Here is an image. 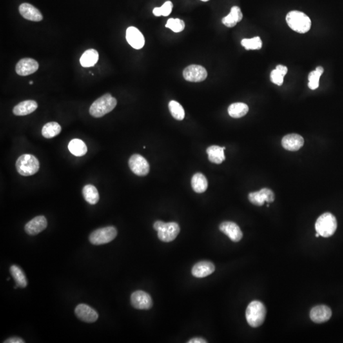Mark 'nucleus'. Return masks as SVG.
I'll list each match as a JSON object with an SVG mask.
<instances>
[{"mask_svg": "<svg viewBox=\"0 0 343 343\" xmlns=\"http://www.w3.org/2000/svg\"><path fill=\"white\" fill-rule=\"evenodd\" d=\"M117 104V99L110 93H106L93 102L89 113L93 117L101 118L114 110Z\"/></svg>", "mask_w": 343, "mask_h": 343, "instance_id": "1", "label": "nucleus"}, {"mask_svg": "<svg viewBox=\"0 0 343 343\" xmlns=\"http://www.w3.org/2000/svg\"><path fill=\"white\" fill-rule=\"evenodd\" d=\"M286 21L292 30L300 34L308 32L311 26V19L308 15L297 10L291 11L287 13Z\"/></svg>", "mask_w": 343, "mask_h": 343, "instance_id": "2", "label": "nucleus"}, {"mask_svg": "<svg viewBox=\"0 0 343 343\" xmlns=\"http://www.w3.org/2000/svg\"><path fill=\"white\" fill-rule=\"evenodd\" d=\"M266 315V309L261 302L253 300L248 305L246 309V319L249 326L258 327L264 322Z\"/></svg>", "mask_w": 343, "mask_h": 343, "instance_id": "3", "label": "nucleus"}, {"mask_svg": "<svg viewBox=\"0 0 343 343\" xmlns=\"http://www.w3.org/2000/svg\"><path fill=\"white\" fill-rule=\"evenodd\" d=\"M153 228L158 232V237L164 242H171L174 240L180 232L179 224L174 222H164L157 220Z\"/></svg>", "mask_w": 343, "mask_h": 343, "instance_id": "4", "label": "nucleus"}, {"mask_svg": "<svg viewBox=\"0 0 343 343\" xmlns=\"http://www.w3.org/2000/svg\"><path fill=\"white\" fill-rule=\"evenodd\" d=\"M337 227V220L335 216L329 213H324L320 215L315 224L317 233L325 238L333 236L336 232Z\"/></svg>", "mask_w": 343, "mask_h": 343, "instance_id": "5", "label": "nucleus"}, {"mask_svg": "<svg viewBox=\"0 0 343 343\" xmlns=\"http://www.w3.org/2000/svg\"><path fill=\"white\" fill-rule=\"evenodd\" d=\"M17 171L22 176H31L39 172L40 163L39 160L34 155H22L17 160Z\"/></svg>", "mask_w": 343, "mask_h": 343, "instance_id": "6", "label": "nucleus"}, {"mask_svg": "<svg viewBox=\"0 0 343 343\" xmlns=\"http://www.w3.org/2000/svg\"><path fill=\"white\" fill-rule=\"evenodd\" d=\"M117 236V229L113 226H108L96 229L90 234L89 240L91 244L99 246L108 244L113 241Z\"/></svg>", "mask_w": 343, "mask_h": 343, "instance_id": "7", "label": "nucleus"}, {"mask_svg": "<svg viewBox=\"0 0 343 343\" xmlns=\"http://www.w3.org/2000/svg\"><path fill=\"white\" fill-rule=\"evenodd\" d=\"M129 166L132 172L138 176H145L150 172V164L142 156L139 154L131 156L129 160Z\"/></svg>", "mask_w": 343, "mask_h": 343, "instance_id": "8", "label": "nucleus"}, {"mask_svg": "<svg viewBox=\"0 0 343 343\" xmlns=\"http://www.w3.org/2000/svg\"><path fill=\"white\" fill-rule=\"evenodd\" d=\"M131 304L137 309H150L153 306V300L149 294L142 291H137L132 293L130 298Z\"/></svg>", "mask_w": 343, "mask_h": 343, "instance_id": "9", "label": "nucleus"}, {"mask_svg": "<svg viewBox=\"0 0 343 343\" xmlns=\"http://www.w3.org/2000/svg\"><path fill=\"white\" fill-rule=\"evenodd\" d=\"M183 77L186 81L201 82L207 79V71L204 67L193 64L184 69Z\"/></svg>", "mask_w": 343, "mask_h": 343, "instance_id": "10", "label": "nucleus"}, {"mask_svg": "<svg viewBox=\"0 0 343 343\" xmlns=\"http://www.w3.org/2000/svg\"><path fill=\"white\" fill-rule=\"evenodd\" d=\"M39 68V64L36 60L31 58H24L20 60L16 64L15 71L17 75L25 77L35 73Z\"/></svg>", "mask_w": 343, "mask_h": 343, "instance_id": "11", "label": "nucleus"}, {"mask_svg": "<svg viewBox=\"0 0 343 343\" xmlns=\"http://www.w3.org/2000/svg\"><path fill=\"white\" fill-rule=\"evenodd\" d=\"M249 200L255 206H262L265 202L272 203L275 200V195L271 189L263 188L257 192L249 194Z\"/></svg>", "mask_w": 343, "mask_h": 343, "instance_id": "12", "label": "nucleus"}, {"mask_svg": "<svg viewBox=\"0 0 343 343\" xmlns=\"http://www.w3.org/2000/svg\"><path fill=\"white\" fill-rule=\"evenodd\" d=\"M75 314L80 320L86 323L96 322L99 318L97 311L86 304L78 305L75 308Z\"/></svg>", "mask_w": 343, "mask_h": 343, "instance_id": "13", "label": "nucleus"}, {"mask_svg": "<svg viewBox=\"0 0 343 343\" xmlns=\"http://www.w3.org/2000/svg\"><path fill=\"white\" fill-rule=\"evenodd\" d=\"M126 40L132 47L137 50L143 47L145 39L141 31L135 27H129L126 31Z\"/></svg>", "mask_w": 343, "mask_h": 343, "instance_id": "14", "label": "nucleus"}, {"mask_svg": "<svg viewBox=\"0 0 343 343\" xmlns=\"http://www.w3.org/2000/svg\"><path fill=\"white\" fill-rule=\"evenodd\" d=\"M220 231L230 238L231 241L238 242L241 240L243 233L240 227L235 222L225 221L220 224Z\"/></svg>", "mask_w": 343, "mask_h": 343, "instance_id": "15", "label": "nucleus"}, {"mask_svg": "<svg viewBox=\"0 0 343 343\" xmlns=\"http://www.w3.org/2000/svg\"><path fill=\"white\" fill-rule=\"evenodd\" d=\"M309 315L313 322L322 324L330 319L332 317V311L326 305H318L311 309Z\"/></svg>", "mask_w": 343, "mask_h": 343, "instance_id": "16", "label": "nucleus"}, {"mask_svg": "<svg viewBox=\"0 0 343 343\" xmlns=\"http://www.w3.org/2000/svg\"><path fill=\"white\" fill-rule=\"evenodd\" d=\"M47 227V220L43 215L37 216L26 224L25 231L28 235H37Z\"/></svg>", "mask_w": 343, "mask_h": 343, "instance_id": "17", "label": "nucleus"}, {"mask_svg": "<svg viewBox=\"0 0 343 343\" xmlns=\"http://www.w3.org/2000/svg\"><path fill=\"white\" fill-rule=\"evenodd\" d=\"M19 10L22 17L29 21L40 22L43 19L39 9L30 3H24L19 6Z\"/></svg>", "mask_w": 343, "mask_h": 343, "instance_id": "18", "label": "nucleus"}, {"mask_svg": "<svg viewBox=\"0 0 343 343\" xmlns=\"http://www.w3.org/2000/svg\"><path fill=\"white\" fill-rule=\"evenodd\" d=\"M304 139L300 135L291 133L283 137L282 144L283 148L291 151L299 150L304 144Z\"/></svg>", "mask_w": 343, "mask_h": 343, "instance_id": "19", "label": "nucleus"}, {"mask_svg": "<svg viewBox=\"0 0 343 343\" xmlns=\"http://www.w3.org/2000/svg\"><path fill=\"white\" fill-rule=\"evenodd\" d=\"M214 265L210 261H200L193 267L192 275L197 278H204L214 272Z\"/></svg>", "mask_w": 343, "mask_h": 343, "instance_id": "20", "label": "nucleus"}, {"mask_svg": "<svg viewBox=\"0 0 343 343\" xmlns=\"http://www.w3.org/2000/svg\"><path fill=\"white\" fill-rule=\"evenodd\" d=\"M37 102L33 100H27L17 104L13 109V113L16 116H26L31 114L38 108Z\"/></svg>", "mask_w": 343, "mask_h": 343, "instance_id": "21", "label": "nucleus"}, {"mask_svg": "<svg viewBox=\"0 0 343 343\" xmlns=\"http://www.w3.org/2000/svg\"><path fill=\"white\" fill-rule=\"evenodd\" d=\"M225 147L219 146H211L207 149L209 161L215 164H221L226 157L224 155Z\"/></svg>", "mask_w": 343, "mask_h": 343, "instance_id": "22", "label": "nucleus"}, {"mask_svg": "<svg viewBox=\"0 0 343 343\" xmlns=\"http://www.w3.org/2000/svg\"><path fill=\"white\" fill-rule=\"evenodd\" d=\"M99 60V53L95 49L86 50L80 58V62L84 68H89L95 65Z\"/></svg>", "mask_w": 343, "mask_h": 343, "instance_id": "23", "label": "nucleus"}, {"mask_svg": "<svg viewBox=\"0 0 343 343\" xmlns=\"http://www.w3.org/2000/svg\"><path fill=\"white\" fill-rule=\"evenodd\" d=\"M191 186L196 193H204L208 188V181L206 176L202 173H195L191 179Z\"/></svg>", "mask_w": 343, "mask_h": 343, "instance_id": "24", "label": "nucleus"}, {"mask_svg": "<svg viewBox=\"0 0 343 343\" xmlns=\"http://www.w3.org/2000/svg\"><path fill=\"white\" fill-rule=\"evenodd\" d=\"M68 149L76 157H83L87 152V147L86 143L79 139L71 140L68 144Z\"/></svg>", "mask_w": 343, "mask_h": 343, "instance_id": "25", "label": "nucleus"}, {"mask_svg": "<svg viewBox=\"0 0 343 343\" xmlns=\"http://www.w3.org/2000/svg\"><path fill=\"white\" fill-rule=\"evenodd\" d=\"M228 111L231 117L240 119L249 112V106L242 102H236L229 106Z\"/></svg>", "mask_w": 343, "mask_h": 343, "instance_id": "26", "label": "nucleus"}, {"mask_svg": "<svg viewBox=\"0 0 343 343\" xmlns=\"http://www.w3.org/2000/svg\"><path fill=\"white\" fill-rule=\"evenodd\" d=\"M85 200L90 205L96 204L99 200V194L94 186L87 184L85 186L82 190Z\"/></svg>", "mask_w": 343, "mask_h": 343, "instance_id": "27", "label": "nucleus"}, {"mask_svg": "<svg viewBox=\"0 0 343 343\" xmlns=\"http://www.w3.org/2000/svg\"><path fill=\"white\" fill-rule=\"evenodd\" d=\"M61 132V126L57 122H52L44 125L42 128V135L46 139H51L57 136Z\"/></svg>", "mask_w": 343, "mask_h": 343, "instance_id": "28", "label": "nucleus"}, {"mask_svg": "<svg viewBox=\"0 0 343 343\" xmlns=\"http://www.w3.org/2000/svg\"><path fill=\"white\" fill-rule=\"evenodd\" d=\"M10 273L13 279L15 280V282H16L17 287L24 288V287L27 286L28 280H27L25 274H24L21 268H20L16 265H12L10 267Z\"/></svg>", "mask_w": 343, "mask_h": 343, "instance_id": "29", "label": "nucleus"}, {"mask_svg": "<svg viewBox=\"0 0 343 343\" xmlns=\"http://www.w3.org/2000/svg\"><path fill=\"white\" fill-rule=\"evenodd\" d=\"M324 68L318 66L315 71H311L308 76V87L311 90H315L319 86L320 78L324 73Z\"/></svg>", "mask_w": 343, "mask_h": 343, "instance_id": "30", "label": "nucleus"}, {"mask_svg": "<svg viewBox=\"0 0 343 343\" xmlns=\"http://www.w3.org/2000/svg\"><path fill=\"white\" fill-rule=\"evenodd\" d=\"M169 111L172 116L175 120L181 121L185 117V112L183 107L179 102L175 101H171L169 104Z\"/></svg>", "mask_w": 343, "mask_h": 343, "instance_id": "31", "label": "nucleus"}, {"mask_svg": "<svg viewBox=\"0 0 343 343\" xmlns=\"http://www.w3.org/2000/svg\"><path fill=\"white\" fill-rule=\"evenodd\" d=\"M241 44L247 50H259L262 45V40L259 37L253 38L251 39H243Z\"/></svg>", "mask_w": 343, "mask_h": 343, "instance_id": "32", "label": "nucleus"}, {"mask_svg": "<svg viewBox=\"0 0 343 343\" xmlns=\"http://www.w3.org/2000/svg\"><path fill=\"white\" fill-rule=\"evenodd\" d=\"M173 4L171 1H166L161 7H156L153 9V14L157 17L169 16L172 11Z\"/></svg>", "mask_w": 343, "mask_h": 343, "instance_id": "33", "label": "nucleus"}, {"mask_svg": "<svg viewBox=\"0 0 343 343\" xmlns=\"http://www.w3.org/2000/svg\"><path fill=\"white\" fill-rule=\"evenodd\" d=\"M166 27L174 33H180L184 30L185 23L181 19L171 18L168 20Z\"/></svg>", "mask_w": 343, "mask_h": 343, "instance_id": "34", "label": "nucleus"}, {"mask_svg": "<svg viewBox=\"0 0 343 343\" xmlns=\"http://www.w3.org/2000/svg\"><path fill=\"white\" fill-rule=\"evenodd\" d=\"M285 75L282 73L280 72L277 69L273 70L271 71L270 75L271 81L273 84L277 85L278 86H281L284 82V78Z\"/></svg>", "mask_w": 343, "mask_h": 343, "instance_id": "35", "label": "nucleus"}, {"mask_svg": "<svg viewBox=\"0 0 343 343\" xmlns=\"http://www.w3.org/2000/svg\"><path fill=\"white\" fill-rule=\"evenodd\" d=\"M222 22L224 26L228 27V28H233V27L237 25L238 23L237 21L235 19V18L233 17V15H231L230 13L222 19Z\"/></svg>", "mask_w": 343, "mask_h": 343, "instance_id": "36", "label": "nucleus"}, {"mask_svg": "<svg viewBox=\"0 0 343 343\" xmlns=\"http://www.w3.org/2000/svg\"><path fill=\"white\" fill-rule=\"evenodd\" d=\"M230 13L233 15V17L235 18L237 22H239L242 21L243 14L241 9H240V7H238V6H233V7L231 8Z\"/></svg>", "mask_w": 343, "mask_h": 343, "instance_id": "37", "label": "nucleus"}, {"mask_svg": "<svg viewBox=\"0 0 343 343\" xmlns=\"http://www.w3.org/2000/svg\"><path fill=\"white\" fill-rule=\"evenodd\" d=\"M25 342L20 338H10L6 340L4 343H24Z\"/></svg>", "mask_w": 343, "mask_h": 343, "instance_id": "38", "label": "nucleus"}, {"mask_svg": "<svg viewBox=\"0 0 343 343\" xmlns=\"http://www.w3.org/2000/svg\"><path fill=\"white\" fill-rule=\"evenodd\" d=\"M207 341L201 338H195L189 341L188 343H206Z\"/></svg>", "mask_w": 343, "mask_h": 343, "instance_id": "39", "label": "nucleus"}, {"mask_svg": "<svg viewBox=\"0 0 343 343\" xmlns=\"http://www.w3.org/2000/svg\"><path fill=\"white\" fill-rule=\"evenodd\" d=\"M315 236H316V237H320V235L319 233H317V234H316Z\"/></svg>", "mask_w": 343, "mask_h": 343, "instance_id": "40", "label": "nucleus"}, {"mask_svg": "<svg viewBox=\"0 0 343 343\" xmlns=\"http://www.w3.org/2000/svg\"><path fill=\"white\" fill-rule=\"evenodd\" d=\"M201 1H204V2H207V1H209V0H201Z\"/></svg>", "mask_w": 343, "mask_h": 343, "instance_id": "41", "label": "nucleus"}, {"mask_svg": "<svg viewBox=\"0 0 343 343\" xmlns=\"http://www.w3.org/2000/svg\"><path fill=\"white\" fill-rule=\"evenodd\" d=\"M33 84V82L31 81V82H30V85H32Z\"/></svg>", "mask_w": 343, "mask_h": 343, "instance_id": "42", "label": "nucleus"}]
</instances>
